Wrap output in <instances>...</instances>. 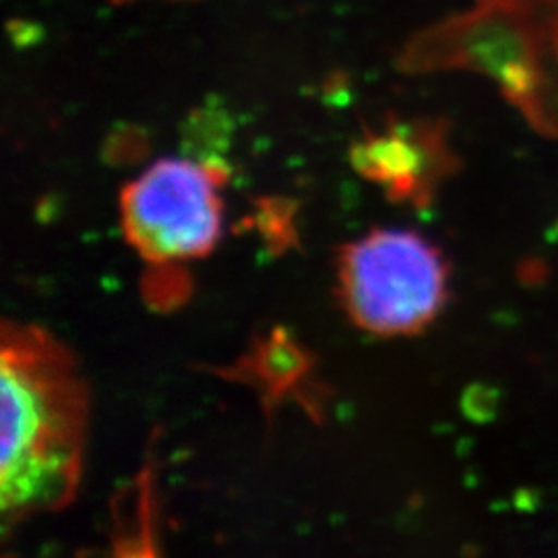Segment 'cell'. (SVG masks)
<instances>
[{
  "instance_id": "cell-1",
  "label": "cell",
  "mask_w": 558,
  "mask_h": 558,
  "mask_svg": "<svg viewBox=\"0 0 558 558\" xmlns=\"http://www.w3.org/2000/svg\"><path fill=\"white\" fill-rule=\"evenodd\" d=\"M4 523L66 505L77 490L85 387L69 350L38 327L4 325L0 354Z\"/></svg>"
},
{
  "instance_id": "cell-4",
  "label": "cell",
  "mask_w": 558,
  "mask_h": 558,
  "mask_svg": "<svg viewBox=\"0 0 558 558\" xmlns=\"http://www.w3.org/2000/svg\"><path fill=\"white\" fill-rule=\"evenodd\" d=\"M122 220L129 239L147 259L201 257L220 234L216 182L199 163L156 161L126 186Z\"/></svg>"
},
{
  "instance_id": "cell-2",
  "label": "cell",
  "mask_w": 558,
  "mask_h": 558,
  "mask_svg": "<svg viewBox=\"0 0 558 558\" xmlns=\"http://www.w3.org/2000/svg\"><path fill=\"white\" fill-rule=\"evenodd\" d=\"M410 60L495 81L534 131L558 140V0H474L424 34Z\"/></svg>"
},
{
  "instance_id": "cell-3",
  "label": "cell",
  "mask_w": 558,
  "mask_h": 558,
  "mask_svg": "<svg viewBox=\"0 0 558 558\" xmlns=\"http://www.w3.org/2000/svg\"><path fill=\"white\" fill-rule=\"evenodd\" d=\"M341 286L354 320L383 336L414 333L439 315L447 265L408 230H377L354 242L341 263Z\"/></svg>"
}]
</instances>
